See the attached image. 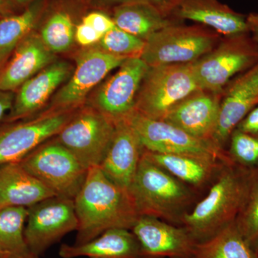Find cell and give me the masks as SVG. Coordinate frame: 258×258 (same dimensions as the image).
Returning a JSON list of instances; mask_svg holds the SVG:
<instances>
[{
  "instance_id": "obj_1",
  "label": "cell",
  "mask_w": 258,
  "mask_h": 258,
  "mask_svg": "<svg viewBox=\"0 0 258 258\" xmlns=\"http://www.w3.org/2000/svg\"><path fill=\"white\" fill-rule=\"evenodd\" d=\"M74 205L79 220L76 245L111 229L132 230L139 217L128 191L108 179L98 166L88 169Z\"/></svg>"
},
{
  "instance_id": "obj_2",
  "label": "cell",
  "mask_w": 258,
  "mask_h": 258,
  "mask_svg": "<svg viewBox=\"0 0 258 258\" xmlns=\"http://www.w3.org/2000/svg\"><path fill=\"white\" fill-rule=\"evenodd\" d=\"M255 170L226 164L206 195L184 217L182 227L197 242L213 237L235 222L248 194Z\"/></svg>"
},
{
  "instance_id": "obj_3",
  "label": "cell",
  "mask_w": 258,
  "mask_h": 258,
  "mask_svg": "<svg viewBox=\"0 0 258 258\" xmlns=\"http://www.w3.org/2000/svg\"><path fill=\"white\" fill-rule=\"evenodd\" d=\"M139 216L157 217L182 226L201 195L144 154L128 190Z\"/></svg>"
},
{
  "instance_id": "obj_4",
  "label": "cell",
  "mask_w": 258,
  "mask_h": 258,
  "mask_svg": "<svg viewBox=\"0 0 258 258\" xmlns=\"http://www.w3.org/2000/svg\"><path fill=\"white\" fill-rule=\"evenodd\" d=\"M193 63L149 67L139 89L135 111L152 119H164L180 102L200 89Z\"/></svg>"
},
{
  "instance_id": "obj_5",
  "label": "cell",
  "mask_w": 258,
  "mask_h": 258,
  "mask_svg": "<svg viewBox=\"0 0 258 258\" xmlns=\"http://www.w3.org/2000/svg\"><path fill=\"white\" fill-rule=\"evenodd\" d=\"M222 36L203 25H170L146 40L141 58L149 66L193 63L214 48Z\"/></svg>"
},
{
  "instance_id": "obj_6",
  "label": "cell",
  "mask_w": 258,
  "mask_h": 258,
  "mask_svg": "<svg viewBox=\"0 0 258 258\" xmlns=\"http://www.w3.org/2000/svg\"><path fill=\"white\" fill-rule=\"evenodd\" d=\"M258 62V44L249 34L222 37L216 46L194 62L200 89L222 93L236 74Z\"/></svg>"
},
{
  "instance_id": "obj_7",
  "label": "cell",
  "mask_w": 258,
  "mask_h": 258,
  "mask_svg": "<svg viewBox=\"0 0 258 258\" xmlns=\"http://www.w3.org/2000/svg\"><path fill=\"white\" fill-rule=\"evenodd\" d=\"M45 142L19 163L56 196L74 200L86 180L88 169L56 139Z\"/></svg>"
},
{
  "instance_id": "obj_8",
  "label": "cell",
  "mask_w": 258,
  "mask_h": 258,
  "mask_svg": "<svg viewBox=\"0 0 258 258\" xmlns=\"http://www.w3.org/2000/svg\"><path fill=\"white\" fill-rule=\"evenodd\" d=\"M115 123L96 108L74 115L56 136V140L86 169L101 165L115 131Z\"/></svg>"
},
{
  "instance_id": "obj_9",
  "label": "cell",
  "mask_w": 258,
  "mask_h": 258,
  "mask_svg": "<svg viewBox=\"0 0 258 258\" xmlns=\"http://www.w3.org/2000/svg\"><path fill=\"white\" fill-rule=\"evenodd\" d=\"M25 241L32 255L39 258L64 237L77 230L74 200L52 197L28 208Z\"/></svg>"
},
{
  "instance_id": "obj_10",
  "label": "cell",
  "mask_w": 258,
  "mask_h": 258,
  "mask_svg": "<svg viewBox=\"0 0 258 258\" xmlns=\"http://www.w3.org/2000/svg\"><path fill=\"white\" fill-rule=\"evenodd\" d=\"M125 120L138 136L144 150L148 152L211 156L231 161L226 151L219 149L210 141L194 137L165 120L152 119L137 111L132 112Z\"/></svg>"
},
{
  "instance_id": "obj_11",
  "label": "cell",
  "mask_w": 258,
  "mask_h": 258,
  "mask_svg": "<svg viewBox=\"0 0 258 258\" xmlns=\"http://www.w3.org/2000/svg\"><path fill=\"white\" fill-rule=\"evenodd\" d=\"M73 116L70 109L57 108L0 131V166L21 161L57 136Z\"/></svg>"
},
{
  "instance_id": "obj_12",
  "label": "cell",
  "mask_w": 258,
  "mask_h": 258,
  "mask_svg": "<svg viewBox=\"0 0 258 258\" xmlns=\"http://www.w3.org/2000/svg\"><path fill=\"white\" fill-rule=\"evenodd\" d=\"M149 68L141 57L127 58L100 88L96 109L114 123L125 120L135 111L139 89Z\"/></svg>"
},
{
  "instance_id": "obj_13",
  "label": "cell",
  "mask_w": 258,
  "mask_h": 258,
  "mask_svg": "<svg viewBox=\"0 0 258 258\" xmlns=\"http://www.w3.org/2000/svg\"><path fill=\"white\" fill-rule=\"evenodd\" d=\"M257 104L258 62L230 81L224 89L216 129L212 138L214 145L226 151L231 134Z\"/></svg>"
},
{
  "instance_id": "obj_14",
  "label": "cell",
  "mask_w": 258,
  "mask_h": 258,
  "mask_svg": "<svg viewBox=\"0 0 258 258\" xmlns=\"http://www.w3.org/2000/svg\"><path fill=\"white\" fill-rule=\"evenodd\" d=\"M126 59L102 50L83 52L78 58L72 78L57 93L54 105L57 108L70 109L80 104L95 86Z\"/></svg>"
},
{
  "instance_id": "obj_15",
  "label": "cell",
  "mask_w": 258,
  "mask_h": 258,
  "mask_svg": "<svg viewBox=\"0 0 258 258\" xmlns=\"http://www.w3.org/2000/svg\"><path fill=\"white\" fill-rule=\"evenodd\" d=\"M131 230L146 255L152 258L184 257L197 242L182 226L152 216H139Z\"/></svg>"
},
{
  "instance_id": "obj_16",
  "label": "cell",
  "mask_w": 258,
  "mask_h": 258,
  "mask_svg": "<svg viewBox=\"0 0 258 258\" xmlns=\"http://www.w3.org/2000/svg\"><path fill=\"white\" fill-rule=\"evenodd\" d=\"M222 95L199 89L176 105L163 120L194 137L212 142L218 120Z\"/></svg>"
},
{
  "instance_id": "obj_17",
  "label": "cell",
  "mask_w": 258,
  "mask_h": 258,
  "mask_svg": "<svg viewBox=\"0 0 258 258\" xmlns=\"http://www.w3.org/2000/svg\"><path fill=\"white\" fill-rule=\"evenodd\" d=\"M115 125L111 144L98 167L115 184L128 192L144 149L138 136L125 120Z\"/></svg>"
},
{
  "instance_id": "obj_18",
  "label": "cell",
  "mask_w": 258,
  "mask_h": 258,
  "mask_svg": "<svg viewBox=\"0 0 258 258\" xmlns=\"http://www.w3.org/2000/svg\"><path fill=\"white\" fill-rule=\"evenodd\" d=\"M144 154L201 195L207 193L226 164L231 162L198 154H160L146 150Z\"/></svg>"
},
{
  "instance_id": "obj_19",
  "label": "cell",
  "mask_w": 258,
  "mask_h": 258,
  "mask_svg": "<svg viewBox=\"0 0 258 258\" xmlns=\"http://www.w3.org/2000/svg\"><path fill=\"white\" fill-rule=\"evenodd\" d=\"M178 20H189L211 29L222 37L249 33L247 17L217 0H182L173 13Z\"/></svg>"
},
{
  "instance_id": "obj_20",
  "label": "cell",
  "mask_w": 258,
  "mask_h": 258,
  "mask_svg": "<svg viewBox=\"0 0 258 258\" xmlns=\"http://www.w3.org/2000/svg\"><path fill=\"white\" fill-rule=\"evenodd\" d=\"M71 67L64 62L49 64L23 83L8 117V121L25 118L41 108L56 88L67 79Z\"/></svg>"
},
{
  "instance_id": "obj_21",
  "label": "cell",
  "mask_w": 258,
  "mask_h": 258,
  "mask_svg": "<svg viewBox=\"0 0 258 258\" xmlns=\"http://www.w3.org/2000/svg\"><path fill=\"white\" fill-rule=\"evenodd\" d=\"M59 255L62 258H152L144 253L132 231L124 228L106 230L84 244H62Z\"/></svg>"
},
{
  "instance_id": "obj_22",
  "label": "cell",
  "mask_w": 258,
  "mask_h": 258,
  "mask_svg": "<svg viewBox=\"0 0 258 258\" xmlns=\"http://www.w3.org/2000/svg\"><path fill=\"white\" fill-rule=\"evenodd\" d=\"M52 52L35 35L25 37L18 45L11 61L0 73V91H12L46 68Z\"/></svg>"
},
{
  "instance_id": "obj_23",
  "label": "cell",
  "mask_w": 258,
  "mask_h": 258,
  "mask_svg": "<svg viewBox=\"0 0 258 258\" xmlns=\"http://www.w3.org/2000/svg\"><path fill=\"white\" fill-rule=\"evenodd\" d=\"M55 194L25 170L19 162L0 166V205L28 208Z\"/></svg>"
},
{
  "instance_id": "obj_24",
  "label": "cell",
  "mask_w": 258,
  "mask_h": 258,
  "mask_svg": "<svg viewBox=\"0 0 258 258\" xmlns=\"http://www.w3.org/2000/svg\"><path fill=\"white\" fill-rule=\"evenodd\" d=\"M113 20L117 28L144 41L159 30L180 23L178 19L164 14L152 5L138 3L117 7Z\"/></svg>"
},
{
  "instance_id": "obj_25",
  "label": "cell",
  "mask_w": 258,
  "mask_h": 258,
  "mask_svg": "<svg viewBox=\"0 0 258 258\" xmlns=\"http://www.w3.org/2000/svg\"><path fill=\"white\" fill-rule=\"evenodd\" d=\"M181 258H258L235 222L213 237L196 242L189 254Z\"/></svg>"
},
{
  "instance_id": "obj_26",
  "label": "cell",
  "mask_w": 258,
  "mask_h": 258,
  "mask_svg": "<svg viewBox=\"0 0 258 258\" xmlns=\"http://www.w3.org/2000/svg\"><path fill=\"white\" fill-rule=\"evenodd\" d=\"M28 215V208L23 207H6L0 210V253L13 258H35L24 235Z\"/></svg>"
},
{
  "instance_id": "obj_27",
  "label": "cell",
  "mask_w": 258,
  "mask_h": 258,
  "mask_svg": "<svg viewBox=\"0 0 258 258\" xmlns=\"http://www.w3.org/2000/svg\"><path fill=\"white\" fill-rule=\"evenodd\" d=\"M36 12L28 9L22 14L0 20V62L18 46L35 24Z\"/></svg>"
},
{
  "instance_id": "obj_28",
  "label": "cell",
  "mask_w": 258,
  "mask_h": 258,
  "mask_svg": "<svg viewBox=\"0 0 258 258\" xmlns=\"http://www.w3.org/2000/svg\"><path fill=\"white\" fill-rule=\"evenodd\" d=\"M227 156L233 164L248 170L258 169V134L235 129L231 134Z\"/></svg>"
},
{
  "instance_id": "obj_29",
  "label": "cell",
  "mask_w": 258,
  "mask_h": 258,
  "mask_svg": "<svg viewBox=\"0 0 258 258\" xmlns=\"http://www.w3.org/2000/svg\"><path fill=\"white\" fill-rule=\"evenodd\" d=\"M75 37L74 26L67 13L52 15L42 30L41 39L52 52H62L71 47Z\"/></svg>"
},
{
  "instance_id": "obj_30",
  "label": "cell",
  "mask_w": 258,
  "mask_h": 258,
  "mask_svg": "<svg viewBox=\"0 0 258 258\" xmlns=\"http://www.w3.org/2000/svg\"><path fill=\"white\" fill-rule=\"evenodd\" d=\"M235 223L245 240L258 254V169L254 171L247 198Z\"/></svg>"
},
{
  "instance_id": "obj_31",
  "label": "cell",
  "mask_w": 258,
  "mask_h": 258,
  "mask_svg": "<svg viewBox=\"0 0 258 258\" xmlns=\"http://www.w3.org/2000/svg\"><path fill=\"white\" fill-rule=\"evenodd\" d=\"M146 41L115 28L107 32L99 41L101 50L112 55L130 57H141Z\"/></svg>"
},
{
  "instance_id": "obj_32",
  "label": "cell",
  "mask_w": 258,
  "mask_h": 258,
  "mask_svg": "<svg viewBox=\"0 0 258 258\" xmlns=\"http://www.w3.org/2000/svg\"><path fill=\"white\" fill-rule=\"evenodd\" d=\"M82 23L94 29L102 36L116 28L113 19L100 13H90L83 18Z\"/></svg>"
},
{
  "instance_id": "obj_33",
  "label": "cell",
  "mask_w": 258,
  "mask_h": 258,
  "mask_svg": "<svg viewBox=\"0 0 258 258\" xmlns=\"http://www.w3.org/2000/svg\"><path fill=\"white\" fill-rule=\"evenodd\" d=\"M102 37L101 34L83 23L78 25L75 32L76 41L83 46H88L99 42Z\"/></svg>"
},
{
  "instance_id": "obj_34",
  "label": "cell",
  "mask_w": 258,
  "mask_h": 258,
  "mask_svg": "<svg viewBox=\"0 0 258 258\" xmlns=\"http://www.w3.org/2000/svg\"><path fill=\"white\" fill-rule=\"evenodd\" d=\"M124 3H145L160 10L164 14L172 16L173 13L182 0H115Z\"/></svg>"
},
{
  "instance_id": "obj_35",
  "label": "cell",
  "mask_w": 258,
  "mask_h": 258,
  "mask_svg": "<svg viewBox=\"0 0 258 258\" xmlns=\"http://www.w3.org/2000/svg\"><path fill=\"white\" fill-rule=\"evenodd\" d=\"M236 129L246 133L258 134V104L241 120Z\"/></svg>"
},
{
  "instance_id": "obj_36",
  "label": "cell",
  "mask_w": 258,
  "mask_h": 258,
  "mask_svg": "<svg viewBox=\"0 0 258 258\" xmlns=\"http://www.w3.org/2000/svg\"><path fill=\"white\" fill-rule=\"evenodd\" d=\"M14 95L10 91H0V121L3 117L13 107Z\"/></svg>"
},
{
  "instance_id": "obj_37",
  "label": "cell",
  "mask_w": 258,
  "mask_h": 258,
  "mask_svg": "<svg viewBox=\"0 0 258 258\" xmlns=\"http://www.w3.org/2000/svg\"><path fill=\"white\" fill-rule=\"evenodd\" d=\"M249 34L254 42L258 44V14L252 13L247 17Z\"/></svg>"
},
{
  "instance_id": "obj_38",
  "label": "cell",
  "mask_w": 258,
  "mask_h": 258,
  "mask_svg": "<svg viewBox=\"0 0 258 258\" xmlns=\"http://www.w3.org/2000/svg\"><path fill=\"white\" fill-rule=\"evenodd\" d=\"M8 8V5L6 0H0V13H5Z\"/></svg>"
},
{
  "instance_id": "obj_39",
  "label": "cell",
  "mask_w": 258,
  "mask_h": 258,
  "mask_svg": "<svg viewBox=\"0 0 258 258\" xmlns=\"http://www.w3.org/2000/svg\"><path fill=\"white\" fill-rule=\"evenodd\" d=\"M0 258H13L9 254L0 253Z\"/></svg>"
},
{
  "instance_id": "obj_40",
  "label": "cell",
  "mask_w": 258,
  "mask_h": 258,
  "mask_svg": "<svg viewBox=\"0 0 258 258\" xmlns=\"http://www.w3.org/2000/svg\"><path fill=\"white\" fill-rule=\"evenodd\" d=\"M16 1L20 3H25L29 1V0H16Z\"/></svg>"
},
{
  "instance_id": "obj_41",
  "label": "cell",
  "mask_w": 258,
  "mask_h": 258,
  "mask_svg": "<svg viewBox=\"0 0 258 258\" xmlns=\"http://www.w3.org/2000/svg\"><path fill=\"white\" fill-rule=\"evenodd\" d=\"M2 208H2L1 205H0V210H1Z\"/></svg>"
},
{
  "instance_id": "obj_42",
  "label": "cell",
  "mask_w": 258,
  "mask_h": 258,
  "mask_svg": "<svg viewBox=\"0 0 258 258\" xmlns=\"http://www.w3.org/2000/svg\"><path fill=\"white\" fill-rule=\"evenodd\" d=\"M0 68H1V67H0ZM0 73H1V69H0Z\"/></svg>"
},
{
  "instance_id": "obj_43",
  "label": "cell",
  "mask_w": 258,
  "mask_h": 258,
  "mask_svg": "<svg viewBox=\"0 0 258 258\" xmlns=\"http://www.w3.org/2000/svg\"><path fill=\"white\" fill-rule=\"evenodd\" d=\"M32 258H34V257H32Z\"/></svg>"
},
{
  "instance_id": "obj_44",
  "label": "cell",
  "mask_w": 258,
  "mask_h": 258,
  "mask_svg": "<svg viewBox=\"0 0 258 258\" xmlns=\"http://www.w3.org/2000/svg\"></svg>"
}]
</instances>
